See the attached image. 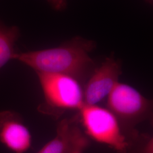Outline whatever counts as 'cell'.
Returning <instances> with one entry per match:
<instances>
[{
	"mask_svg": "<svg viewBox=\"0 0 153 153\" xmlns=\"http://www.w3.org/2000/svg\"><path fill=\"white\" fill-rule=\"evenodd\" d=\"M95 47L91 40L76 36L60 46L49 49L16 52V60L36 73L59 74L75 78L79 82L94 65L90 53Z\"/></svg>",
	"mask_w": 153,
	"mask_h": 153,
	"instance_id": "6da1fadb",
	"label": "cell"
},
{
	"mask_svg": "<svg viewBox=\"0 0 153 153\" xmlns=\"http://www.w3.org/2000/svg\"><path fill=\"white\" fill-rule=\"evenodd\" d=\"M44 94V102L39 107L43 114L55 115L65 110L80 111L85 105L80 82L69 76L37 73Z\"/></svg>",
	"mask_w": 153,
	"mask_h": 153,
	"instance_id": "7a4b0ae2",
	"label": "cell"
},
{
	"mask_svg": "<svg viewBox=\"0 0 153 153\" xmlns=\"http://www.w3.org/2000/svg\"><path fill=\"white\" fill-rule=\"evenodd\" d=\"M79 111L89 137L120 153L127 152L129 143L121 131L119 120L110 110L97 105H85Z\"/></svg>",
	"mask_w": 153,
	"mask_h": 153,
	"instance_id": "3957f363",
	"label": "cell"
},
{
	"mask_svg": "<svg viewBox=\"0 0 153 153\" xmlns=\"http://www.w3.org/2000/svg\"><path fill=\"white\" fill-rule=\"evenodd\" d=\"M107 106L119 120L133 123L147 117L152 104L135 88L119 82L107 97Z\"/></svg>",
	"mask_w": 153,
	"mask_h": 153,
	"instance_id": "277c9868",
	"label": "cell"
},
{
	"mask_svg": "<svg viewBox=\"0 0 153 153\" xmlns=\"http://www.w3.org/2000/svg\"><path fill=\"white\" fill-rule=\"evenodd\" d=\"M121 74L120 63L109 57L94 69L83 88L85 105H97L107 98Z\"/></svg>",
	"mask_w": 153,
	"mask_h": 153,
	"instance_id": "5b68a950",
	"label": "cell"
},
{
	"mask_svg": "<svg viewBox=\"0 0 153 153\" xmlns=\"http://www.w3.org/2000/svg\"><path fill=\"white\" fill-rule=\"evenodd\" d=\"M0 142L14 153H26L31 146V134L15 111H0Z\"/></svg>",
	"mask_w": 153,
	"mask_h": 153,
	"instance_id": "8992f818",
	"label": "cell"
},
{
	"mask_svg": "<svg viewBox=\"0 0 153 153\" xmlns=\"http://www.w3.org/2000/svg\"><path fill=\"white\" fill-rule=\"evenodd\" d=\"M88 140L73 119L61 121L56 135L38 153H83Z\"/></svg>",
	"mask_w": 153,
	"mask_h": 153,
	"instance_id": "52a82bcc",
	"label": "cell"
},
{
	"mask_svg": "<svg viewBox=\"0 0 153 153\" xmlns=\"http://www.w3.org/2000/svg\"><path fill=\"white\" fill-rule=\"evenodd\" d=\"M20 36L19 28L7 26L0 22V69L11 60L16 52L14 46Z\"/></svg>",
	"mask_w": 153,
	"mask_h": 153,
	"instance_id": "ba28073f",
	"label": "cell"
},
{
	"mask_svg": "<svg viewBox=\"0 0 153 153\" xmlns=\"http://www.w3.org/2000/svg\"><path fill=\"white\" fill-rule=\"evenodd\" d=\"M49 4L57 11L65 10L67 6V0H48Z\"/></svg>",
	"mask_w": 153,
	"mask_h": 153,
	"instance_id": "9c48e42d",
	"label": "cell"
},
{
	"mask_svg": "<svg viewBox=\"0 0 153 153\" xmlns=\"http://www.w3.org/2000/svg\"><path fill=\"white\" fill-rule=\"evenodd\" d=\"M153 138L147 140L142 148V153H153Z\"/></svg>",
	"mask_w": 153,
	"mask_h": 153,
	"instance_id": "30bf717a",
	"label": "cell"
},
{
	"mask_svg": "<svg viewBox=\"0 0 153 153\" xmlns=\"http://www.w3.org/2000/svg\"><path fill=\"white\" fill-rule=\"evenodd\" d=\"M149 4H153V0H145Z\"/></svg>",
	"mask_w": 153,
	"mask_h": 153,
	"instance_id": "8fae6325",
	"label": "cell"
}]
</instances>
